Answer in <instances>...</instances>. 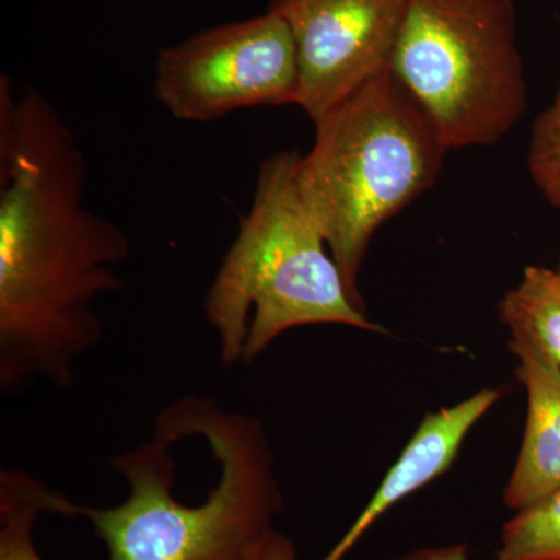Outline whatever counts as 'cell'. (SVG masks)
<instances>
[{"mask_svg": "<svg viewBox=\"0 0 560 560\" xmlns=\"http://www.w3.org/2000/svg\"><path fill=\"white\" fill-rule=\"evenodd\" d=\"M246 560H298V551L290 537L272 529L256 545Z\"/></svg>", "mask_w": 560, "mask_h": 560, "instance_id": "5bb4252c", "label": "cell"}, {"mask_svg": "<svg viewBox=\"0 0 560 560\" xmlns=\"http://www.w3.org/2000/svg\"><path fill=\"white\" fill-rule=\"evenodd\" d=\"M511 337L544 350L560 366V280L555 270L528 267L499 305Z\"/></svg>", "mask_w": 560, "mask_h": 560, "instance_id": "8fae6325", "label": "cell"}, {"mask_svg": "<svg viewBox=\"0 0 560 560\" xmlns=\"http://www.w3.org/2000/svg\"><path fill=\"white\" fill-rule=\"evenodd\" d=\"M408 0H270L289 25L300 65L298 106L313 124L389 72Z\"/></svg>", "mask_w": 560, "mask_h": 560, "instance_id": "52a82bcc", "label": "cell"}, {"mask_svg": "<svg viewBox=\"0 0 560 560\" xmlns=\"http://www.w3.org/2000/svg\"><path fill=\"white\" fill-rule=\"evenodd\" d=\"M153 95L176 120L202 124L256 106L298 105L300 65L289 25L267 10L161 47Z\"/></svg>", "mask_w": 560, "mask_h": 560, "instance_id": "8992f818", "label": "cell"}, {"mask_svg": "<svg viewBox=\"0 0 560 560\" xmlns=\"http://www.w3.org/2000/svg\"><path fill=\"white\" fill-rule=\"evenodd\" d=\"M88 161L43 91L0 77V390L72 388L103 340L95 302L124 289L130 237L84 205Z\"/></svg>", "mask_w": 560, "mask_h": 560, "instance_id": "6da1fadb", "label": "cell"}, {"mask_svg": "<svg viewBox=\"0 0 560 560\" xmlns=\"http://www.w3.org/2000/svg\"><path fill=\"white\" fill-rule=\"evenodd\" d=\"M313 125L315 142L301 154L298 190L350 296L364 308L359 276L372 237L433 187L448 150L389 72Z\"/></svg>", "mask_w": 560, "mask_h": 560, "instance_id": "277c9868", "label": "cell"}, {"mask_svg": "<svg viewBox=\"0 0 560 560\" xmlns=\"http://www.w3.org/2000/svg\"><path fill=\"white\" fill-rule=\"evenodd\" d=\"M495 560H560V488L517 511L503 526Z\"/></svg>", "mask_w": 560, "mask_h": 560, "instance_id": "7c38bea8", "label": "cell"}, {"mask_svg": "<svg viewBox=\"0 0 560 560\" xmlns=\"http://www.w3.org/2000/svg\"><path fill=\"white\" fill-rule=\"evenodd\" d=\"M389 73L447 150L493 145L526 109L514 0H408Z\"/></svg>", "mask_w": 560, "mask_h": 560, "instance_id": "5b68a950", "label": "cell"}, {"mask_svg": "<svg viewBox=\"0 0 560 560\" xmlns=\"http://www.w3.org/2000/svg\"><path fill=\"white\" fill-rule=\"evenodd\" d=\"M195 419L215 463L205 499L178 497L176 434L164 412L149 440L110 459L128 486L116 506H79L106 560H246L275 528L283 495L259 419L194 396Z\"/></svg>", "mask_w": 560, "mask_h": 560, "instance_id": "7a4b0ae2", "label": "cell"}, {"mask_svg": "<svg viewBox=\"0 0 560 560\" xmlns=\"http://www.w3.org/2000/svg\"><path fill=\"white\" fill-rule=\"evenodd\" d=\"M79 506L27 471H0V560H44L33 534L38 518L79 517Z\"/></svg>", "mask_w": 560, "mask_h": 560, "instance_id": "30bf717a", "label": "cell"}, {"mask_svg": "<svg viewBox=\"0 0 560 560\" xmlns=\"http://www.w3.org/2000/svg\"><path fill=\"white\" fill-rule=\"evenodd\" d=\"M500 397V389L485 388L453 407L429 412L383 478L370 503L340 541L320 560H342L390 508L451 469L467 434Z\"/></svg>", "mask_w": 560, "mask_h": 560, "instance_id": "ba28073f", "label": "cell"}, {"mask_svg": "<svg viewBox=\"0 0 560 560\" xmlns=\"http://www.w3.org/2000/svg\"><path fill=\"white\" fill-rule=\"evenodd\" d=\"M518 381L528 399L521 453L506 489L504 503L514 511L560 488V366L530 341L511 337Z\"/></svg>", "mask_w": 560, "mask_h": 560, "instance_id": "9c48e42d", "label": "cell"}, {"mask_svg": "<svg viewBox=\"0 0 560 560\" xmlns=\"http://www.w3.org/2000/svg\"><path fill=\"white\" fill-rule=\"evenodd\" d=\"M394 560H469V555L466 545L455 544L447 547L422 548Z\"/></svg>", "mask_w": 560, "mask_h": 560, "instance_id": "9a60e30c", "label": "cell"}, {"mask_svg": "<svg viewBox=\"0 0 560 560\" xmlns=\"http://www.w3.org/2000/svg\"><path fill=\"white\" fill-rule=\"evenodd\" d=\"M555 271H556V275H558V278L560 280V257H559L558 270H555Z\"/></svg>", "mask_w": 560, "mask_h": 560, "instance_id": "2e32d148", "label": "cell"}, {"mask_svg": "<svg viewBox=\"0 0 560 560\" xmlns=\"http://www.w3.org/2000/svg\"><path fill=\"white\" fill-rule=\"evenodd\" d=\"M528 168L545 200L560 210V83L530 130Z\"/></svg>", "mask_w": 560, "mask_h": 560, "instance_id": "4fadbf2b", "label": "cell"}, {"mask_svg": "<svg viewBox=\"0 0 560 560\" xmlns=\"http://www.w3.org/2000/svg\"><path fill=\"white\" fill-rule=\"evenodd\" d=\"M300 151L261 162L248 213L205 298L221 361L248 364L283 331L338 324L383 331L350 296L298 190Z\"/></svg>", "mask_w": 560, "mask_h": 560, "instance_id": "3957f363", "label": "cell"}]
</instances>
